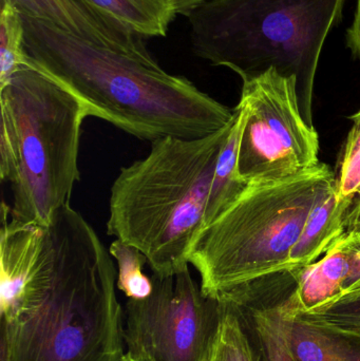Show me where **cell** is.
<instances>
[{"instance_id":"obj_1","label":"cell","mask_w":360,"mask_h":361,"mask_svg":"<svg viewBox=\"0 0 360 361\" xmlns=\"http://www.w3.org/2000/svg\"><path fill=\"white\" fill-rule=\"evenodd\" d=\"M20 15L27 65L71 91L89 116L151 143L165 137L200 139L234 122L235 110L188 78Z\"/></svg>"},{"instance_id":"obj_2","label":"cell","mask_w":360,"mask_h":361,"mask_svg":"<svg viewBox=\"0 0 360 361\" xmlns=\"http://www.w3.org/2000/svg\"><path fill=\"white\" fill-rule=\"evenodd\" d=\"M52 267L37 296L1 319L10 361H120L123 311L109 250L70 204L53 216Z\"/></svg>"},{"instance_id":"obj_3","label":"cell","mask_w":360,"mask_h":361,"mask_svg":"<svg viewBox=\"0 0 360 361\" xmlns=\"http://www.w3.org/2000/svg\"><path fill=\"white\" fill-rule=\"evenodd\" d=\"M232 124L200 139L154 142L145 158L123 167L114 180L107 233L141 250L154 275L188 267Z\"/></svg>"},{"instance_id":"obj_4","label":"cell","mask_w":360,"mask_h":361,"mask_svg":"<svg viewBox=\"0 0 360 361\" xmlns=\"http://www.w3.org/2000/svg\"><path fill=\"white\" fill-rule=\"evenodd\" d=\"M0 178L10 184V219L49 226L70 204L88 110L71 91L30 65L0 88Z\"/></svg>"},{"instance_id":"obj_5","label":"cell","mask_w":360,"mask_h":361,"mask_svg":"<svg viewBox=\"0 0 360 361\" xmlns=\"http://www.w3.org/2000/svg\"><path fill=\"white\" fill-rule=\"evenodd\" d=\"M336 186L328 165L280 182L251 185L199 235L190 264L213 298L290 267V255L314 208Z\"/></svg>"},{"instance_id":"obj_6","label":"cell","mask_w":360,"mask_h":361,"mask_svg":"<svg viewBox=\"0 0 360 361\" xmlns=\"http://www.w3.org/2000/svg\"><path fill=\"white\" fill-rule=\"evenodd\" d=\"M346 0H209L188 16L196 56L243 80L276 68L310 94L330 31Z\"/></svg>"},{"instance_id":"obj_7","label":"cell","mask_w":360,"mask_h":361,"mask_svg":"<svg viewBox=\"0 0 360 361\" xmlns=\"http://www.w3.org/2000/svg\"><path fill=\"white\" fill-rule=\"evenodd\" d=\"M239 177L249 185L291 179L321 164L318 133L299 109L297 78L276 68L243 80Z\"/></svg>"},{"instance_id":"obj_8","label":"cell","mask_w":360,"mask_h":361,"mask_svg":"<svg viewBox=\"0 0 360 361\" xmlns=\"http://www.w3.org/2000/svg\"><path fill=\"white\" fill-rule=\"evenodd\" d=\"M151 294L128 299L124 341L137 361H209L221 319L219 299L203 294L186 267L151 276Z\"/></svg>"},{"instance_id":"obj_9","label":"cell","mask_w":360,"mask_h":361,"mask_svg":"<svg viewBox=\"0 0 360 361\" xmlns=\"http://www.w3.org/2000/svg\"><path fill=\"white\" fill-rule=\"evenodd\" d=\"M2 201L0 231V318L8 320L32 300L50 277L52 239L49 226L15 222Z\"/></svg>"},{"instance_id":"obj_10","label":"cell","mask_w":360,"mask_h":361,"mask_svg":"<svg viewBox=\"0 0 360 361\" xmlns=\"http://www.w3.org/2000/svg\"><path fill=\"white\" fill-rule=\"evenodd\" d=\"M13 4L19 13L56 25L90 44L124 53L148 63H158L144 44L143 37L82 0H0Z\"/></svg>"},{"instance_id":"obj_11","label":"cell","mask_w":360,"mask_h":361,"mask_svg":"<svg viewBox=\"0 0 360 361\" xmlns=\"http://www.w3.org/2000/svg\"><path fill=\"white\" fill-rule=\"evenodd\" d=\"M360 256L359 231H347L318 262L300 267L298 282L290 296L300 313L310 314L335 302L344 294Z\"/></svg>"},{"instance_id":"obj_12","label":"cell","mask_w":360,"mask_h":361,"mask_svg":"<svg viewBox=\"0 0 360 361\" xmlns=\"http://www.w3.org/2000/svg\"><path fill=\"white\" fill-rule=\"evenodd\" d=\"M291 294L281 302V316L297 361H360V332L300 315L290 301Z\"/></svg>"},{"instance_id":"obj_13","label":"cell","mask_w":360,"mask_h":361,"mask_svg":"<svg viewBox=\"0 0 360 361\" xmlns=\"http://www.w3.org/2000/svg\"><path fill=\"white\" fill-rule=\"evenodd\" d=\"M353 202L338 197L336 186L314 208L290 255V267L312 264L332 244L347 233Z\"/></svg>"},{"instance_id":"obj_14","label":"cell","mask_w":360,"mask_h":361,"mask_svg":"<svg viewBox=\"0 0 360 361\" xmlns=\"http://www.w3.org/2000/svg\"><path fill=\"white\" fill-rule=\"evenodd\" d=\"M235 112L234 124L216 165L205 209V227L221 216L251 186L239 177V142L244 123V114L238 106L235 108Z\"/></svg>"},{"instance_id":"obj_15","label":"cell","mask_w":360,"mask_h":361,"mask_svg":"<svg viewBox=\"0 0 360 361\" xmlns=\"http://www.w3.org/2000/svg\"><path fill=\"white\" fill-rule=\"evenodd\" d=\"M141 37L166 36L177 16L171 0H82Z\"/></svg>"},{"instance_id":"obj_16","label":"cell","mask_w":360,"mask_h":361,"mask_svg":"<svg viewBox=\"0 0 360 361\" xmlns=\"http://www.w3.org/2000/svg\"><path fill=\"white\" fill-rule=\"evenodd\" d=\"M221 299L230 301L240 313L251 316L252 326L263 361H297L292 353L287 333L283 328L281 316L283 301L273 307H251L228 297H221Z\"/></svg>"},{"instance_id":"obj_17","label":"cell","mask_w":360,"mask_h":361,"mask_svg":"<svg viewBox=\"0 0 360 361\" xmlns=\"http://www.w3.org/2000/svg\"><path fill=\"white\" fill-rule=\"evenodd\" d=\"M209 361H259L236 307L225 299Z\"/></svg>"},{"instance_id":"obj_18","label":"cell","mask_w":360,"mask_h":361,"mask_svg":"<svg viewBox=\"0 0 360 361\" xmlns=\"http://www.w3.org/2000/svg\"><path fill=\"white\" fill-rule=\"evenodd\" d=\"M25 29L20 13L13 4L0 6V88L23 66Z\"/></svg>"},{"instance_id":"obj_19","label":"cell","mask_w":360,"mask_h":361,"mask_svg":"<svg viewBox=\"0 0 360 361\" xmlns=\"http://www.w3.org/2000/svg\"><path fill=\"white\" fill-rule=\"evenodd\" d=\"M109 250L112 258L118 263L116 286L128 299L147 298L151 294L154 283L151 277L144 274L147 259L143 252L120 240L112 242Z\"/></svg>"},{"instance_id":"obj_20","label":"cell","mask_w":360,"mask_h":361,"mask_svg":"<svg viewBox=\"0 0 360 361\" xmlns=\"http://www.w3.org/2000/svg\"><path fill=\"white\" fill-rule=\"evenodd\" d=\"M336 193L340 199L349 201H355L360 195V120L354 121L345 145Z\"/></svg>"},{"instance_id":"obj_21","label":"cell","mask_w":360,"mask_h":361,"mask_svg":"<svg viewBox=\"0 0 360 361\" xmlns=\"http://www.w3.org/2000/svg\"><path fill=\"white\" fill-rule=\"evenodd\" d=\"M346 39L347 47L350 49L353 56L360 59V0H357L352 25L347 30Z\"/></svg>"},{"instance_id":"obj_22","label":"cell","mask_w":360,"mask_h":361,"mask_svg":"<svg viewBox=\"0 0 360 361\" xmlns=\"http://www.w3.org/2000/svg\"><path fill=\"white\" fill-rule=\"evenodd\" d=\"M344 310L350 324L360 331V292L347 297Z\"/></svg>"},{"instance_id":"obj_23","label":"cell","mask_w":360,"mask_h":361,"mask_svg":"<svg viewBox=\"0 0 360 361\" xmlns=\"http://www.w3.org/2000/svg\"><path fill=\"white\" fill-rule=\"evenodd\" d=\"M207 1H209V0H171L177 15H183V16L187 17L201 4Z\"/></svg>"},{"instance_id":"obj_24","label":"cell","mask_w":360,"mask_h":361,"mask_svg":"<svg viewBox=\"0 0 360 361\" xmlns=\"http://www.w3.org/2000/svg\"><path fill=\"white\" fill-rule=\"evenodd\" d=\"M359 231V241H360V231ZM360 292V256L359 262H357L356 267L353 271L352 275H351L350 279H349L348 283H347L346 290H345L344 294L342 297L347 296V295L356 294ZM340 297V298H342ZM338 300V299H337Z\"/></svg>"},{"instance_id":"obj_25","label":"cell","mask_w":360,"mask_h":361,"mask_svg":"<svg viewBox=\"0 0 360 361\" xmlns=\"http://www.w3.org/2000/svg\"><path fill=\"white\" fill-rule=\"evenodd\" d=\"M360 231V195L353 202L348 216L347 231Z\"/></svg>"},{"instance_id":"obj_26","label":"cell","mask_w":360,"mask_h":361,"mask_svg":"<svg viewBox=\"0 0 360 361\" xmlns=\"http://www.w3.org/2000/svg\"><path fill=\"white\" fill-rule=\"evenodd\" d=\"M0 353H1V358H0V361H10L8 360V348H6V339L1 336V339H0Z\"/></svg>"},{"instance_id":"obj_27","label":"cell","mask_w":360,"mask_h":361,"mask_svg":"<svg viewBox=\"0 0 360 361\" xmlns=\"http://www.w3.org/2000/svg\"><path fill=\"white\" fill-rule=\"evenodd\" d=\"M120 361H137L135 360H133L132 357H131L130 355H128V354H125L124 356H123V358L122 360H120Z\"/></svg>"},{"instance_id":"obj_28","label":"cell","mask_w":360,"mask_h":361,"mask_svg":"<svg viewBox=\"0 0 360 361\" xmlns=\"http://www.w3.org/2000/svg\"><path fill=\"white\" fill-rule=\"evenodd\" d=\"M352 121L353 122H354V121H359L360 120V110L359 112H357V114H355L354 116H352Z\"/></svg>"}]
</instances>
